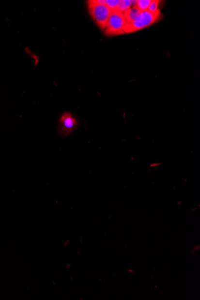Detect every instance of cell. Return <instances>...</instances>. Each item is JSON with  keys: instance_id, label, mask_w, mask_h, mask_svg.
I'll return each mask as SVG.
<instances>
[{"instance_id": "obj_8", "label": "cell", "mask_w": 200, "mask_h": 300, "mask_svg": "<svg viewBox=\"0 0 200 300\" xmlns=\"http://www.w3.org/2000/svg\"><path fill=\"white\" fill-rule=\"evenodd\" d=\"M106 6L111 10V12H113L117 8L120 1L118 0H106Z\"/></svg>"}, {"instance_id": "obj_4", "label": "cell", "mask_w": 200, "mask_h": 300, "mask_svg": "<svg viewBox=\"0 0 200 300\" xmlns=\"http://www.w3.org/2000/svg\"><path fill=\"white\" fill-rule=\"evenodd\" d=\"M78 124V120L70 113L65 112L59 120L58 133L63 137H66L77 129Z\"/></svg>"}, {"instance_id": "obj_1", "label": "cell", "mask_w": 200, "mask_h": 300, "mask_svg": "<svg viewBox=\"0 0 200 300\" xmlns=\"http://www.w3.org/2000/svg\"><path fill=\"white\" fill-rule=\"evenodd\" d=\"M87 3L88 9L93 21L100 29L104 31L112 13L106 6V0H91L88 1Z\"/></svg>"}, {"instance_id": "obj_7", "label": "cell", "mask_w": 200, "mask_h": 300, "mask_svg": "<svg viewBox=\"0 0 200 300\" xmlns=\"http://www.w3.org/2000/svg\"><path fill=\"white\" fill-rule=\"evenodd\" d=\"M152 0H138L137 2L136 6L141 12L148 11Z\"/></svg>"}, {"instance_id": "obj_6", "label": "cell", "mask_w": 200, "mask_h": 300, "mask_svg": "<svg viewBox=\"0 0 200 300\" xmlns=\"http://www.w3.org/2000/svg\"><path fill=\"white\" fill-rule=\"evenodd\" d=\"M132 7V1L129 0H122L119 2L117 8L115 12L113 13H119V14H123L130 7Z\"/></svg>"}, {"instance_id": "obj_2", "label": "cell", "mask_w": 200, "mask_h": 300, "mask_svg": "<svg viewBox=\"0 0 200 300\" xmlns=\"http://www.w3.org/2000/svg\"><path fill=\"white\" fill-rule=\"evenodd\" d=\"M162 15L160 11L152 13L148 11L141 12L135 21L131 23H126L123 27L125 34L140 31L145 28L155 24L161 19Z\"/></svg>"}, {"instance_id": "obj_9", "label": "cell", "mask_w": 200, "mask_h": 300, "mask_svg": "<svg viewBox=\"0 0 200 300\" xmlns=\"http://www.w3.org/2000/svg\"><path fill=\"white\" fill-rule=\"evenodd\" d=\"M160 2L161 1H158V0H153L149 7L148 11L152 13L159 11L158 6Z\"/></svg>"}, {"instance_id": "obj_3", "label": "cell", "mask_w": 200, "mask_h": 300, "mask_svg": "<svg viewBox=\"0 0 200 300\" xmlns=\"http://www.w3.org/2000/svg\"><path fill=\"white\" fill-rule=\"evenodd\" d=\"M126 23L123 14L112 12L104 31L106 35L108 36H118V35L125 34L123 31V27Z\"/></svg>"}, {"instance_id": "obj_5", "label": "cell", "mask_w": 200, "mask_h": 300, "mask_svg": "<svg viewBox=\"0 0 200 300\" xmlns=\"http://www.w3.org/2000/svg\"><path fill=\"white\" fill-rule=\"evenodd\" d=\"M140 13L141 11L136 6L130 7L127 11L123 13V16L125 17L126 23H131V22L135 21Z\"/></svg>"}]
</instances>
